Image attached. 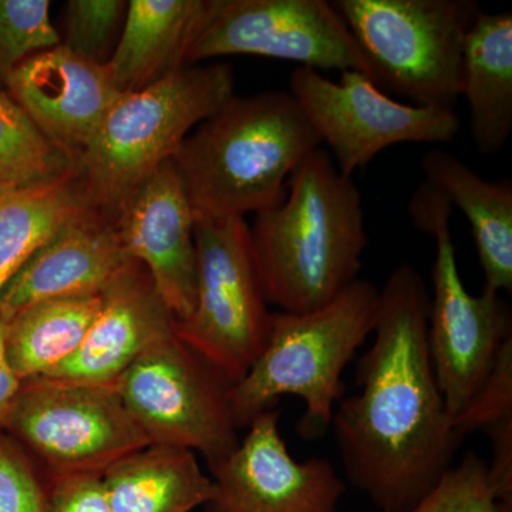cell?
I'll return each instance as SVG.
<instances>
[{"label": "cell", "mask_w": 512, "mask_h": 512, "mask_svg": "<svg viewBox=\"0 0 512 512\" xmlns=\"http://www.w3.org/2000/svg\"><path fill=\"white\" fill-rule=\"evenodd\" d=\"M281 412L256 416L238 447L210 468L205 512H339L346 483L326 458L295 460L279 430Z\"/></svg>", "instance_id": "13"}, {"label": "cell", "mask_w": 512, "mask_h": 512, "mask_svg": "<svg viewBox=\"0 0 512 512\" xmlns=\"http://www.w3.org/2000/svg\"><path fill=\"white\" fill-rule=\"evenodd\" d=\"M430 295L410 264L380 289L372 346L360 357V392L340 400L332 426L349 483L380 512L416 507L454 466V433L427 342Z\"/></svg>", "instance_id": "1"}, {"label": "cell", "mask_w": 512, "mask_h": 512, "mask_svg": "<svg viewBox=\"0 0 512 512\" xmlns=\"http://www.w3.org/2000/svg\"><path fill=\"white\" fill-rule=\"evenodd\" d=\"M6 322L0 318V431H3L16 396L20 389V380L9 365L5 349Z\"/></svg>", "instance_id": "32"}, {"label": "cell", "mask_w": 512, "mask_h": 512, "mask_svg": "<svg viewBox=\"0 0 512 512\" xmlns=\"http://www.w3.org/2000/svg\"><path fill=\"white\" fill-rule=\"evenodd\" d=\"M380 289L356 279L328 305L306 313L272 312L268 339L247 375L229 390L237 429H247L279 399L305 403L299 431L312 439L332 426L346 386L342 373L375 329Z\"/></svg>", "instance_id": "4"}, {"label": "cell", "mask_w": 512, "mask_h": 512, "mask_svg": "<svg viewBox=\"0 0 512 512\" xmlns=\"http://www.w3.org/2000/svg\"><path fill=\"white\" fill-rule=\"evenodd\" d=\"M73 174L72 158L46 140L10 94L0 90V187L59 183Z\"/></svg>", "instance_id": "24"}, {"label": "cell", "mask_w": 512, "mask_h": 512, "mask_svg": "<svg viewBox=\"0 0 512 512\" xmlns=\"http://www.w3.org/2000/svg\"><path fill=\"white\" fill-rule=\"evenodd\" d=\"M237 55L284 60L320 73L353 70L373 80L345 20L326 0H214L188 66Z\"/></svg>", "instance_id": "12"}, {"label": "cell", "mask_w": 512, "mask_h": 512, "mask_svg": "<svg viewBox=\"0 0 512 512\" xmlns=\"http://www.w3.org/2000/svg\"><path fill=\"white\" fill-rule=\"evenodd\" d=\"M87 207L74 174L59 183L0 187V291L40 245Z\"/></svg>", "instance_id": "23"}, {"label": "cell", "mask_w": 512, "mask_h": 512, "mask_svg": "<svg viewBox=\"0 0 512 512\" xmlns=\"http://www.w3.org/2000/svg\"><path fill=\"white\" fill-rule=\"evenodd\" d=\"M214 0H130L107 62L121 93H133L187 69L188 56Z\"/></svg>", "instance_id": "18"}, {"label": "cell", "mask_w": 512, "mask_h": 512, "mask_svg": "<svg viewBox=\"0 0 512 512\" xmlns=\"http://www.w3.org/2000/svg\"><path fill=\"white\" fill-rule=\"evenodd\" d=\"M100 295L30 303L6 322L5 349L20 382L43 377L72 357L100 311Z\"/></svg>", "instance_id": "22"}, {"label": "cell", "mask_w": 512, "mask_h": 512, "mask_svg": "<svg viewBox=\"0 0 512 512\" xmlns=\"http://www.w3.org/2000/svg\"><path fill=\"white\" fill-rule=\"evenodd\" d=\"M235 96L229 64H198L121 94L74 163L90 207L114 221L141 184L173 160L192 128Z\"/></svg>", "instance_id": "5"}, {"label": "cell", "mask_w": 512, "mask_h": 512, "mask_svg": "<svg viewBox=\"0 0 512 512\" xmlns=\"http://www.w3.org/2000/svg\"><path fill=\"white\" fill-rule=\"evenodd\" d=\"M131 261L114 221L92 207L64 222L0 291V318L50 298L100 295Z\"/></svg>", "instance_id": "17"}, {"label": "cell", "mask_w": 512, "mask_h": 512, "mask_svg": "<svg viewBox=\"0 0 512 512\" xmlns=\"http://www.w3.org/2000/svg\"><path fill=\"white\" fill-rule=\"evenodd\" d=\"M101 478L113 512H191L214 494L197 454L180 447L150 444L121 458Z\"/></svg>", "instance_id": "21"}, {"label": "cell", "mask_w": 512, "mask_h": 512, "mask_svg": "<svg viewBox=\"0 0 512 512\" xmlns=\"http://www.w3.org/2000/svg\"><path fill=\"white\" fill-rule=\"evenodd\" d=\"M288 92L320 143L332 150L336 168L345 177L365 168L386 148L450 143L460 131L456 111L400 103L366 74L353 70L333 82L318 70L296 67Z\"/></svg>", "instance_id": "11"}, {"label": "cell", "mask_w": 512, "mask_h": 512, "mask_svg": "<svg viewBox=\"0 0 512 512\" xmlns=\"http://www.w3.org/2000/svg\"><path fill=\"white\" fill-rule=\"evenodd\" d=\"M197 296L177 336L239 382L264 349L272 312L256 268L245 218H200L194 225Z\"/></svg>", "instance_id": "8"}, {"label": "cell", "mask_w": 512, "mask_h": 512, "mask_svg": "<svg viewBox=\"0 0 512 512\" xmlns=\"http://www.w3.org/2000/svg\"><path fill=\"white\" fill-rule=\"evenodd\" d=\"M427 185L466 215L484 272V291H512V190L490 183L447 151L421 161Z\"/></svg>", "instance_id": "19"}, {"label": "cell", "mask_w": 512, "mask_h": 512, "mask_svg": "<svg viewBox=\"0 0 512 512\" xmlns=\"http://www.w3.org/2000/svg\"><path fill=\"white\" fill-rule=\"evenodd\" d=\"M266 301L282 312L328 305L356 281L367 247L362 195L316 148L291 175V191L249 227Z\"/></svg>", "instance_id": "2"}, {"label": "cell", "mask_w": 512, "mask_h": 512, "mask_svg": "<svg viewBox=\"0 0 512 512\" xmlns=\"http://www.w3.org/2000/svg\"><path fill=\"white\" fill-rule=\"evenodd\" d=\"M46 512H113L100 474H73L46 484Z\"/></svg>", "instance_id": "30"}, {"label": "cell", "mask_w": 512, "mask_h": 512, "mask_svg": "<svg viewBox=\"0 0 512 512\" xmlns=\"http://www.w3.org/2000/svg\"><path fill=\"white\" fill-rule=\"evenodd\" d=\"M461 97L481 156L500 153L512 134V15L481 10L464 42Z\"/></svg>", "instance_id": "20"}, {"label": "cell", "mask_w": 512, "mask_h": 512, "mask_svg": "<svg viewBox=\"0 0 512 512\" xmlns=\"http://www.w3.org/2000/svg\"><path fill=\"white\" fill-rule=\"evenodd\" d=\"M5 86L37 130L76 163L121 93L106 64L62 45L30 56Z\"/></svg>", "instance_id": "15"}, {"label": "cell", "mask_w": 512, "mask_h": 512, "mask_svg": "<svg viewBox=\"0 0 512 512\" xmlns=\"http://www.w3.org/2000/svg\"><path fill=\"white\" fill-rule=\"evenodd\" d=\"M60 45L47 0H0V83L30 56Z\"/></svg>", "instance_id": "26"}, {"label": "cell", "mask_w": 512, "mask_h": 512, "mask_svg": "<svg viewBox=\"0 0 512 512\" xmlns=\"http://www.w3.org/2000/svg\"><path fill=\"white\" fill-rule=\"evenodd\" d=\"M114 225L127 255L147 269L175 318H188L197 296L195 217L173 161L138 187Z\"/></svg>", "instance_id": "14"}, {"label": "cell", "mask_w": 512, "mask_h": 512, "mask_svg": "<svg viewBox=\"0 0 512 512\" xmlns=\"http://www.w3.org/2000/svg\"><path fill=\"white\" fill-rule=\"evenodd\" d=\"M485 433L491 441L488 484L501 512H512V419L494 424Z\"/></svg>", "instance_id": "31"}, {"label": "cell", "mask_w": 512, "mask_h": 512, "mask_svg": "<svg viewBox=\"0 0 512 512\" xmlns=\"http://www.w3.org/2000/svg\"><path fill=\"white\" fill-rule=\"evenodd\" d=\"M46 483L32 458L0 431V512H46Z\"/></svg>", "instance_id": "29"}, {"label": "cell", "mask_w": 512, "mask_h": 512, "mask_svg": "<svg viewBox=\"0 0 512 512\" xmlns=\"http://www.w3.org/2000/svg\"><path fill=\"white\" fill-rule=\"evenodd\" d=\"M127 9L126 0H70L60 45L87 62L106 64L119 42Z\"/></svg>", "instance_id": "25"}, {"label": "cell", "mask_w": 512, "mask_h": 512, "mask_svg": "<svg viewBox=\"0 0 512 512\" xmlns=\"http://www.w3.org/2000/svg\"><path fill=\"white\" fill-rule=\"evenodd\" d=\"M320 144L292 94L274 90L232 97L171 161L195 220L244 218L278 204L286 180Z\"/></svg>", "instance_id": "3"}, {"label": "cell", "mask_w": 512, "mask_h": 512, "mask_svg": "<svg viewBox=\"0 0 512 512\" xmlns=\"http://www.w3.org/2000/svg\"><path fill=\"white\" fill-rule=\"evenodd\" d=\"M100 301L80 348L43 377L114 386L138 357L177 335V318L134 259L104 286Z\"/></svg>", "instance_id": "16"}, {"label": "cell", "mask_w": 512, "mask_h": 512, "mask_svg": "<svg viewBox=\"0 0 512 512\" xmlns=\"http://www.w3.org/2000/svg\"><path fill=\"white\" fill-rule=\"evenodd\" d=\"M232 386L175 335L138 357L114 389L150 444L187 448L212 467L241 441L229 409Z\"/></svg>", "instance_id": "10"}, {"label": "cell", "mask_w": 512, "mask_h": 512, "mask_svg": "<svg viewBox=\"0 0 512 512\" xmlns=\"http://www.w3.org/2000/svg\"><path fill=\"white\" fill-rule=\"evenodd\" d=\"M505 419H512V338L504 343L483 383L451 426L464 440Z\"/></svg>", "instance_id": "28"}, {"label": "cell", "mask_w": 512, "mask_h": 512, "mask_svg": "<svg viewBox=\"0 0 512 512\" xmlns=\"http://www.w3.org/2000/svg\"><path fill=\"white\" fill-rule=\"evenodd\" d=\"M3 433L32 458L45 483L100 474L150 446L114 386L36 379L20 384Z\"/></svg>", "instance_id": "9"}, {"label": "cell", "mask_w": 512, "mask_h": 512, "mask_svg": "<svg viewBox=\"0 0 512 512\" xmlns=\"http://www.w3.org/2000/svg\"><path fill=\"white\" fill-rule=\"evenodd\" d=\"M407 512H501L487 478V463L467 451L461 463Z\"/></svg>", "instance_id": "27"}, {"label": "cell", "mask_w": 512, "mask_h": 512, "mask_svg": "<svg viewBox=\"0 0 512 512\" xmlns=\"http://www.w3.org/2000/svg\"><path fill=\"white\" fill-rule=\"evenodd\" d=\"M365 56L377 86L416 106L454 110L461 97L466 36L480 6L473 0L333 2Z\"/></svg>", "instance_id": "6"}, {"label": "cell", "mask_w": 512, "mask_h": 512, "mask_svg": "<svg viewBox=\"0 0 512 512\" xmlns=\"http://www.w3.org/2000/svg\"><path fill=\"white\" fill-rule=\"evenodd\" d=\"M414 225L433 237V296L427 319V342L434 375L451 421L466 409L493 367L504 343L512 338L511 311L500 293L467 291L458 271L451 237L450 202L424 185L410 205Z\"/></svg>", "instance_id": "7"}]
</instances>
